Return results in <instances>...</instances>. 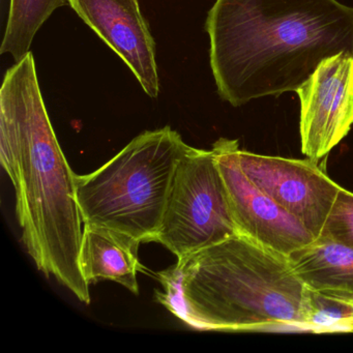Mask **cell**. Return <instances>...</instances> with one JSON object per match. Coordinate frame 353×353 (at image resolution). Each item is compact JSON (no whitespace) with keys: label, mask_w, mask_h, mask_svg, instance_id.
<instances>
[{"label":"cell","mask_w":353,"mask_h":353,"mask_svg":"<svg viewBox=\"0 0 353 353\" xmlns=\"http://www.w3.org/2000/svg\"><path fill=\"white\" fill-rule=\"evenodd\" d=\"M288 257L307 288L353 303V247L320 236Z\"/></svg>","instance_id":"obj_11"},{"label":"cell","mask_w":353,"mask_h":353,"mask_svg":"<svg viewBox=\"0 0 353 353\" xmlns=\"http://www.w3.org/2000/svg\"><path fill=\"white\" fill-rule=\"evenodd\" d=\"M239 235L214 150L192 148L175 172L156 243L179 258Z\"/></svg>","instance_id":"obj_5"},{"label":"cell","mask_w":353,"mask_h":353,"mask_svg":"<svg viewBox=\"0 0 353 353\" xmlns=\"http://www.w3.org/2000/svg\"><path fill=\"white\" fill-rule=\"evenodd\" d=\"M307 322L313 334L353 332V303L307 288Z\"/></svg>","instance_id":"obj_13"},{"label":"cell","mask_w":353,"mask_h":353,"mask_svg":"<svg viewBox=\"0 0 353 353\" xmlns=\"http://www.w3.org/2000/svg\"><path fill=\"white\" fill-rule=\"evenodd\" d=\"M72 9L131 70L144 92H160L156 43L138 0H68Z\"/></svg>","instance_id":"obj_9"},{"label":"cell","mask_w":353,"mask_h":353,"mask_svg":"<svg viewBox=\"0 0 353 353\" xmlns=\"http://www.w3.org/2000/svg\"><path fill=\"white\" fill-rule=\"evenodd\" d=\"M212 150L224 179L239 235L285 256L315 241L296 218L248 179L237 161L236 140L221 138Z\"/></svg>","instance_id":"obj_7"},{"label":"cell","mask_w":353,"mask_h":353,"mask_svg":"<svg viewBox=\"0 0 353 353\" xmlns=\"http://www.w3.org/2000/svg\"><path fill=\"white\" fill-rule=\"evenodd\" d=\"M191 148L170 127L146 131L98 170L76 175L84 224L156 241L177 167Z\"/></svg>","instance_id":"obj_4"},{"label":"cell","mask_w":353,"mask_h":353,"mask_svg":"<svg viewBox=\"0 0 353 353\" xmlns=\"http://www.w3.org/2000/svg\"><path fill=\"white\" fill-rule=\"evenodd\" d=\"M67 5L68 0H10L0 54L12 55L16 63L23 59L30 52L37 32L53 12Z\"/></svg>","instance_id":"obj_12"},{"label":"cell","mask_w":353,"mask_h":353,"mask_svg":"<svg viewBox=\"0 0 353 353\" xmlns=\"http://www.w3.org/2000/svg\"><path fill=\"white\" fill-rule=\"evenodd\" d=\"M157 301L198 330L307 332V288L288 256L243 235L158 272Z\"/></svg>","instance_id":"obj_3"},{"label":"cell","mask_w":353,"mask_h":353,"mask_svg":"<svg viewBox=\"0 0 353 353\" xmlns=\"http://www.w3.org/2000/svg\"><path fill=\"white\" fill-rule=\"evenodd\" d=\"M0 160L13 183L22 239L37 268L90 303V285L79 263L84 223L76 193L77 174L51 125L32 52L3 78Z\"/></svg>","instance_id":"obj_1"},{"label":"cell","mask_w":353,"mask_h":353,"mask_svg":"<svg viewBox=\"0 0 353 353\" xmlns=\"http://www.w3.org/2000/svg\"><path fill=\"white\" fill-rule=\"evenodd\" d=\"M321 236L353 247V193L340 190Z\"/></svg>","instance_id":"obj_14"},{"label":"cell","mask_w":353,"mask_h":353,"mask_svg":"<svg viewBox=\"0 0 353 353\" xmlns=\"http://www.w3.org/2000/svg\"><path fill=\"white\" fill-rule=\"evenodd\" d=\"M205 30L219 94L233 107L296 92L324 59L353 55V8L336 0H216Z\"/></svg>","instance_id":"obj_2"},{"label":"cell","mask_w":353,"mask_h":353,"mask_svg":"<svg viewBox=\"0 0 353 353\" xmlns=\"http://www.w3.org/2000/svg\"><path fill=\"white\" fill-rule=\"evenodd\" d=\"M140 243L117 231L84 224L79 263L86 282L113 281L138 294L137 274L143 268L138 259Z\"/></svg>","instance_id":"obj_10"},{"label":"cell","mask_w":353,"mask_h":353,"mask_svg":"<svg viewBox=\"0 0 353 353\" xmlns=\"http://www.w3.org/2000/svg\"><path fill=\"white\" fill-rule=\"evenodd\" d=\"M248 179L318 239L342 187L316 161L263 156L237 150Z\"/></svg>","instance_id":"obj_6"},{"label":"cell","mask_w":353,"mask_h":353,"mask_svg":"<svg viewBox=\"0 0 353 353\" xmlns=\"http://www.w3.org/2000/svg\"><path fill=\"white\" fill-rule=\"evenodd\" d=\"M296 92L301 152L319 162L353 125V55L340 53L324 59Z\"/></svg>","instance_id":"obj_8"}]
</instances>
